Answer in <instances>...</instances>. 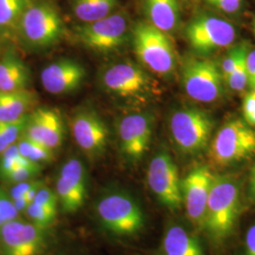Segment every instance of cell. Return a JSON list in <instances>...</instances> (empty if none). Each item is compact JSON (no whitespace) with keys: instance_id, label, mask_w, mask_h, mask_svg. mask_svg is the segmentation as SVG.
<instances>
[{"instance_id":"cb8c5ba5","label":"cell","mask_w":255,"mask_h":255,"mask_svg":"<svg viewBox=\"0 0 255 255\" xmlns=\"http://www.w3.org/2000/svg\"><path fill=\"white\" fill-rule=\"evenodd\" d=\"M31 0H0V39L16 41L21 17Z\"/></svg>"},{"instance_id":"5b68a950","label":"cell","mask_w":255,"mask_h":255,"mask_svg":"<svg viewBox=\"0 0 255 255\" xmlns=\"http://www.w3.org/2000/svg\"><path fill=\"white\" fill-rule=\"evenodd\" d=\"M134 53L144 67L160 77H171L177 66L173 44L167 33L148 22H138L132 28Z\"/></svg>"},{"instance_id":"ffe728a7","label":"cell","mask_w":255,"mask_h":255,"mask_svg":"<svg viewBox=\"0 0 255 255\" xmlns=\"http://www.w3.org/2000/svg\"><path fill=\"white\" fill-rule=\"evenodd\" d=\"M30 82V71L27 64L13 49H9L0 57V91L26 89Z\"/></svg>"},{"instance_id":"4dcf8cb0","label":"cell","mask_w":255,"mask_h":255,"mask_svg":"<svg viewBox=\"0 0 255 255\" xmlns=\"http://www.w3.org/2000/svg\"><path fill=\"white\" fill-rule=\"evenodd\" d=\"M247 49H248V45L246 43H242V44H238L237 46H233L229 50L228 53L222 60L221 64H219V67H220L222 76L224 78V81H226L229 76L234 71L240 56Z\"/></svg>"},{"instance_id":"d6986e66","label":"cell","mask_w":255,"mask_h":255,"mask_svg":"<svg viewBox=\"0 0 255 255\" xmlns=\"http://www.w3.org/2000/svg\"><path fill=\"white\" fill-rule=\"evenodd\" d=\"M160 255H206L199 237L181 223L169 222L160 246Z\"/></svg>"},{"instance_id":"9a60e30c","label":"cell","mask_w":255,"mask_h":255,"mask_svg":"<svg viewBox=\"0 0 255 255\" xmlns=\"http://www.w3.org/2000/svg\"><path fill=\"white\" fill-rule=\"evenodd\" d=\"M74 141L92 161L101 158L107 148L109 131L101 116L94 110L81 109L70 122Z\"/></svg>"},{"instance_id":"44dd1931","label":"cell","mask_w":255,"mask_h":255,"mask_svg":"<svg viewBox=\"0 0 255 255\" xmlns=\"http://www.w3.org/2000/svg\"><path fill=\"white\" fill-rule=\"evenodd\" d=\"M147 22L165 33L175 31L181 22L179 0H143Z\"/></svg>"},{"instance_id":"8992f818","label":"cell","mask_w":255,"mask_h":255,"mask_svg":"<svg viewBox=\"0 0 255 255\" xmlns=\"http://www.w3.org/2000/svg\"><path fill=\"white\" fill-rule=\"evenodd\" d=\"M100 82L104 91L123 101L141 103L157 94L154 80L142 66L128 60L107 65Z\"/></svg>"},{"instance_id":"ba28073f","label":"cell","mask_w":255,"mask_h":255,"mask_svg":"<svg viewBox=\"0 0 255 255\" xmlns=\"http://www.w3.org/2000/svg\"><path fill=\"white\" fill-rule=\"evenodd\" d=\"M56 241L52 227H40L20 218L0 227V255H49Z\"/></svg>"},{"instance_id":"7c38bea8","label":"cell","mask_w":255,"mask_h":255,"mask_svg":"<svg viewBox=\"0 0 255 255\" xmlns=\"http://www.w3.org/2000/svg\"><path fill=\"white\" fill-rule=\"evenodd\" d=\"M146 182L159 203L171 212L182 208V180L173 158L167 150L160 149L151 158Z\"/></svg>"},{"instance_id":"e0dca14e","label":"cell","mask_w":255,"mask_h":255,"mask_svg":"<svg viewBox=\"0 0 255 255\" xmlns=\"http://www.w3.org/2000/svg\"><path fill=\"white\" fill-rule=\"evenodd\" d=\"M86 77L82 64L71 59H60L41 71L40 80L44 89L51 95H66L78 90Z\"/></svg>"},{"instance_id":"2e32d148","label":"cell","mask_w":255,"mask_h":255,"mask_svg":"<svg viewBox=\"0 0 255 255\" xmlns=\"http://www.w3.org/2000/svg\"><path fill=\"white\" fill-rule=\"evenodd\" d=\"M209 166L199 165L182 180V208L188 220L196 228H202L210 191L215 180Z\"/></svg>"},{"instance_id":"b9f144b4","label":"cell","mask_w":255,"mask_h":255,"mask_svg":"<svg viewBox=\"0 0 255 255\" xmlns=\"http://www.w3.org/2000/svg\"><path fill=\"white\" fill-rule=\"evenodd\" d=\"M180 1H182V2H185V1H188V0H179V2H180Z\"/></svg>"},{"instance_id":"8fae6325","label":"cell","mask_w":255,"mask_h":255,"mask_svg":"<svg viewBox=\"0 0 255 255\" xmlns=\"http://www.w3.org/2000/svg\"><path fill=\"white\" fill-rule=\"evenodd\" d=\"M182 82L193 101L213 103L224 94L225 81L219 64L207 58L187 59L182 66Z\"/></svg>"},{"instance_id":"7402d4cb","label":"cell","mask_w":255,"mask_h":255,"mask_svg":"<svg viewBox=\"0 0 255 255\" xmlns=\"http://www.w3.org/2000/svg\"><path fill=\"white\" fill-rule=\"evenodd\" d=\"M38 96L28 88L0 91V121H15L27 117L37 107Z\"/></svg>"},{"instance_id":"603a6c76","label":"cell","mask_w":255,"mask_h":255,"mask_svg":"<svg viewBox=\"0 0 255 255\" xmlns=\"http://www.w3.org/2000/svg\"><path fill=\"white\" fill-rule=\"evenodd\" d=\"M71 11L81 23L105 18L119 9V0H71Z\"/></svg>"},{"instance_id":"f546056e","label":"cell","mask_w":255,"mask_h":255,"mask_svg":"<svg viewBox=\"0 0 255 255\" xmlns=\"http://www.w3.org/2000/svg\"><path fill=\"white\" fill-rule=\"evenodd\" d=\"M19 216L20 214L15 208L8 191L0 188V227L19 219Z\"/></svg>"},{"instance_id":"3957f363","label":"cell","mask_w":255,"mask_h":255,"mask_svg":"<svg viewBox=\"0 0 255 255\" xmlns=\"http://www.w3.org/2000/svg\"><path fill=\"white\" fill-rule=\"evenodd\" d=\"M209 163L227 169L255 160V128L243 119H231L213 136L207 149Z\"/></svg>"},{"instance_id":"4316f807","label":"cell","mask_w":255,"mask_h":255,"mask_svg":"<svg viewBox=\"0 0 255 255\" xmlns=\"http://www.w3.org/2000/svg\"><path fill=\"white\" fill-rule=\"evenodd\" d=\"M27 220L37 226L44 228H51L57 219L58 211L48 209L35 202H31L25 211Z\"/></svg>"},{"instance_id":"74e56055","label":"cell","mask_w":255,"mask_h":255,"mask_svg":"<svg viewBox=\"0 0 255 255\" xmlns=\"http://www.w3.org/2000/svg\"><path fill=\"white\" fill-rule=\"evenodd\" d=\"M248 189H247V195L249 198V201L251 203L255 205V162L252 165L249 176H248Z\"/></svg>"},{"instance_id":"60d3db41","label":"cell","mask_w":255,"mask_h":255,"mask_svg":"<svg viewBox=\"0 0 255 255\" xmlns=\"http://www.w3.org/2000/svg\"><path fill=\"white\" fill-rule=\"evenodd\" d=\"M253 93H254V94L255 95V86L254 87V88H253Z\"/></svg>"},{"instance_id":"f1b7e54d","label":"cell","mask_w":255,"mask_h":255,"mask_svg":"<svg viewBox=\"0 0 255 255\" xmlns=\"http://www.w3.org/2000/svg\"><path fill=\"white\" fill-rule=\"evenodd\" d=\"M42 165L38 164H24L18 165L9 172L3 174L0 176L3 181H5L10 184L18 183V182H25L36 179L38 175L42 172Z\"/></svg>"},{"instance_id":"6da1fadb","label":"cell","mask_w":255,"mask_h":255,"mask_svg":"<svg viewBox=\"0 0 255 255\" xmlns=\"http://www.w3.org/2000/svg\"><path fill=\"white\" fill-rule=\"evenodd\" d=\"M99 228L118 241L132 240L146 228V215L140 201L130 192L118 185L100 192L93 206Z\"/></svg>"},{"instance_id":"277c9868","label":"cell","mask_w":255,"mask_h":255,"mask_svg":"<svg viewBox=\"0 0 255 255\" xmlns=\"http://www.w3.org/2000/svg\"><path fill=\"white\" fill-rule=\"evenodd\" d=\"M64 30V22L54 2L31 0L20 20L16 41L28 49H45L59 43Z\"/></svg>"},{"instance_id":"4fadbf2b","label":"cell","mask_w":255,"mask_h":255,"mask_svg":"<svg viewBox=\"0 0 255 255\" xmlns=\"http://www.w3.org/2000/svg\"><path fill=\"white\" fill-rule=\"evenodd\" d=\"M89 189L85 164L79 158H69L62 164L55 182V193L61 211L66 215L78 213L84 206Z\"/></svg>"},{"instance_id":"83f0119b","label":"cell","mask_w":255,"mask_h":255,"mask_svg":"<svg viewBox=\"0 0 255 255\" xmlns=\"http://www.w3.org/2000/svg\"><path fill=\"white\" fill-rule=\"evenodd\" d=\"M249 48L245 50L238 60L234 71L227 78L225 83L231 90L235 92H243L249 86V75L247 69V53Z\"/></svg>"},{"instance_id":"1f68e13d","label":"cell","mask_w":255,"mask_h":255,"mask_svg":"<svg viewBox=\"0 0 255 255\" xmlns=\"http://www.w3.org/2000/svg\"><path fill=\"white\" fill-rule=\"evenodd\" d=\"M205 2L211 8L230 15L239 13L244 6V0H205Z\"/></svg>"},{"instance_id":"7a4b0ae2","label":"cell","mask_w":255,"mask_h":255,"mask_svg":"<svg viewBox=\"0 0 255 255\" xmlns=\"http://www.w3.org/2000/svg\"><path fill=\"white\" fill-rule=\"evenodd\" d=\"M242 211V183L234 174L215 177L201 230L215 246L225 244L237 229Z\"/></svg>"},{"instance_id":"5bb4252c","label":"cell","mask_w":255,"mask_h":255,"mask_svg":"<svg viewBox=\"0 0 255 255\" xmlns=\"http://www.w3.org/2000/svg\"><path fill=\"white\" fill-rule=\"evenodd\" d=\"M154 119L149 113H132L120 119L118 125L119 148L131 164L146 155L151 144Z\"/></svg>"},{"instance_id":"d590c367","label":"cell","mask_w":255,"mask_h":255,"mask_svg":"<svg viewBox=\"0 0 255 255\" xmlns=\"http://www.w3.org/2000/svg\"><path fill=\"white\" fill-rule=\"evenodd\" d=\"M242 255H255V223L246 231Z\"/></svg>"},{"instance_id":"e575fe53","label":"cell","mask_w":255,"mask_h":255,"mask_svg":"<svg viewBox=\"0 0 255 255\" xmlns=\"http://www.w3.org/2000/svg\"><path fill=\"white\" fill-rule=\"evenodd\" d=\"M243 120L251 127L255 128V95L248 93L243 101Z\"/></svg>"},{"instance_id":"d4e9b609","label":"cell","mask_w":255,"mask_h":255,"mask_svg":"<svg viewBox=\"0 0 255 255\" xmlns=\"http://www.w3.org/2000/svg\"><path fill=\"white\" fill-rule=\"evenodd\" d=\"M19 152L27 160L38 164H50L55 159V150L38 143L36 141L22 135L16 142Z\"/></svg>"},{"instance_id":"9c48e42d","label":"cell","mask_w":255,"mask_h":255,"mask_svg":"<svg viewBox=\"0 0 255 255\" xmlns=\"http://www.w3.org/2000/svg\"><path fill=\"white\" fill-rule=\"evenodd\" d=\"M236 27L218 15L200 13L185 27V36L193 51L205 58L232 46L237 39Z\"/></svg>"},{"instance_id":"484cf974","label":"cell","mask_w":255,"mask_h":255,"mask_svg":"<svg viewBox=\"0 0 255 255\" xmlns=\"http://www.w3.org/2000/svg\"><path fill=\"white\" fill-rule=\"evenodd\" d=\"M27 118L28 115L15 121H0V155L9 146L16 144L19 138L24 134Z\"/></svg>"},{"instance_id":"8d00e7d4","label":"cell","mask_w":255,"mask_h":255,"mask_svg":"<svg viewBox=\"0 0 255 255\" xmlns=\"http://www.w3.org/2000/svg\"><path fill=\"white\" fill-rule=\"evenodd\" d=\"M246 63L249 75V86L253 89L255 86V48L248 51Z\"/></svg>"},{"instance_id":"836d02e7","label":"cell","mask_w":255,"mask_h":255,"mask_svg":"<svg viewBox=\"0 0 255 255\" xmlns=\"http://www.w3.org/2000/svg\"><path fill=\"white\" fill-rule=\"evenodd\" d=\"M45 184V182L41 179H33V180H29V181H25V182H18V183H14L12 184L11 188L9 189V197L12 201L17 200L20 198H23L27 195L28 192L32 190L33 188L38 187V186H42Z\"/></svg>"},{"instance_id":"d6a6232c","label":"cell","mask_w":255,"mask_h":255,"mask_svg":"<svg viewBox=\"0 0 255 255\" xmlns=\"http://www.w3.org/2000/svg\"><path fill=\"white\" fill-rule=\"evenodd\" d=\"M33 202L46 207L48 209L58 211V206H59L58 197L54 190L47 187L46 184L37 191Z\"/></svg>"},{"instance_id":"ab89813d","label":"cell","mask_w":255,"mask_h":255,"mask_svg":"<svg viewBox=\"0 0 255 255\" xmlns=\"http://www.w3.org/2000/svg\"><path fill=\"white\" fill-rule=\"evenodd\" d=\"M252 27H253V30H254V33H255V15L254 16V18H253V24H252Z\"/></svg>"},{"instance_id":"30bf717a","label":"cell","mask_w":255,"mask_h":255,"mask_svg":"<svg viewBox=\"0 0 255 255\" xmlns=\"http://www.w3.org/2000/svg\"><path fill=\"white\" fill-rule=\"evenodd\" d=\"M129 28L127 12L119 9L105 18L81 23L75 27V35L85 47L97 52L109 53L126 43Z\"/></svg>"},{"instance_id":"ac0fdd59","label":"cell","mask_w":255,"mask_h":255,"mask_svg":"<svg viewBox=\"0 0 255 255\" xmlns=\"http://www.w3.org/2000/svg\"><path fill=\"white\" fill-rule=\"evenodd\" d=\"M24 135L56 150L62 146L64 137L60 112L49 107H36L28 115Z\"/></svg>"},{"instance_id":"52a82bcc","label":"cell","mask_w":255,"mask_h":255,"mask_svg":"<svg viewBox=\"0 0 255 255\" xmlns=\"http://www.w3.org/2000/svg\"><path fill=\"white\" fill-rule=\"evenodd\" d=\"M215 121L207 112L197 107L175 111L169 119V130L177 148L187 156L207 151L213 138Z\"/></svg>"},{"instance_id":"f35d334b","label":"cell","mask_w":255,"mask_h":255,"mask_svg":"<svg viewBox=\"0 0 255 255\" xmlns=\"http://www.w3.org/2000/svg\"><path fill=\"white\" fill-rule=\"evenodd\" d=\"M49 255H87L83 251L76 248H63L53 251Z\"/></svg>"}]
</instances>
